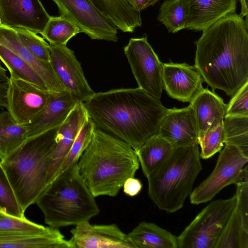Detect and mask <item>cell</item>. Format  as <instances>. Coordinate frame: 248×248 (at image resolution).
<instances>
[{"label": "cell", "instance_id": "44dd1931", "mask_svg": "<svg viewBox=\"0 0 248 248\" xmlns=\"http://www.w3.org/2000/svg\"><path fill=\"white\" fill-rule=\"evenodd\" d=\"M198 128V140L207 131L223 124L226 106L222 98L204 89L190 103Z\"/></svg>", "mask_w": 248, "mask_h": 248}, {"label": "cell", "instance_id": "f35d334b", "mask_svg": "<svg viewBox=\"0 0 248 248\" xmlns=\"http://www.w3.org/2000/svg\"><path fill=\"white\" fill-rule=\"evenodd\" d=\"M124 192L127 196L134 197L140 192L142 184L137 178L130 177L126 180L123 185Z\"/></svg>", "mask_w": 248, "mask_h": 248}, {"label": "cell", "instance_id": "1f68e13d", "mask_svg": "<svg viewBox=\"0 0 248 248\" xmlns=\"http://www.w3.org/2000/svg\"><path fill=\"white\" fill-rule=\"evenodd\" d=\"M52 227L33 222L26 217L11 216L0 210V234L13 233H43Z\"/></svg>", "mask_w": 248, "mask_h": 248}, {"label": "cell", "instance_id": "7a4b0ae2", "mask_svg": "<svg viewBox=\"0 0 248 248\" xmlns=\"http://www.w3.org/2000/svg\"><path fill=\"white\" fill-rule=\"evenodd\" d=\"M96 127L120 139L137 152L157 134L168 109L139 87L95 93L84 102Z\"/></svg>", "mask_w": 248, "mask_h": 248}, {"label": "cell", "instance_id": "6da1fadb", "mask_svg": "<svg viewBox=\"0 0 248 248\" xmlns=\"http://www.w3.org/2000/svg\"><path fill=\"white\" fill-rule=\"evenodd\" d=\"M235 13L202 31L194 65L214 91L232 97L248 81V22Z\"/></svg>", "mask_w": 248, "mask_h": 248}, {"label": "cell", "instance_id": "9a60e30c", "mask_svg": "<svg viewBox=\"0 0 248 248\" xmlns=\"http://www.w3.org/2000/svg\"><path fill=\"white\" fill-rule=\"evenodd\" d=\"M163 89L172 98L190 103L204 88L203 78L195 65L186 63H162Z\"/></svg>", "mask_w": 248, "mask_h": 248}, {"label": "cell", "instance_id": "f1b7e54d", "mask_svg": "<svg viewBox=\"0 0 248 248\" xmlns=\"http://www.w3.org/2000/svg\"><path fill=\"white\" fill-rule=\"evenodd\" d=\"M186 14L185 0H165L160 6L157 19L169 32L174 33L186 28Z\"/></svg>", "mask_w": 248, "mask_h": 248}, {"label": "cell", "instance_id": "d4e9b609", "mask_svg": "<svg viewBox=\"0 0 248 248\" xmlns=\"http://www.w3.org/2000/svg\"><path fill=\"white\" fill-rule=\"evenodd\" d=\"M173 148L155 134L148 139L136 152L144 175L147 178L164 162Z\"/></svg>", "mask_w": 248, "mask_h": 248}, {"label": "cell", "instance_id": "4316f807", "mask_svg": "<svg viewBox=\"0 0 248 248\" xmlns=\"http://www.w3.org/2000/svg\"><path fill=\"white\" fill-rule=\"evenodd\" d=\"M0 60L6 67L10 76L48 90L42 78L36 71L18 55L0 45Z\"/></svg>", "mask_w": 248, "mask_h": 248}, {"label": "cell", "instance_id": "74e56055", "mask_svg": "<svg viewBox=\"0 0 248 248\" xmlns=\"http://www.w3.org/2000/svg\"><path fill=\"white\" fill-rule=\"evenodd\" d=\"M236 208L244 225L248 228V178L237 184Z\"/></svg>", "mask_w": 248, "mask_h": 248}, {"label": "cell", "instance_id": "30bf717a", "mask_svg": "<svg viewBox=\"0 0 248 248\" xmlns=\"http://www.w3.org/2000/svg\"><path fill=\"white\" fill-rule=\"evenodd\" d=\"M58 6L59 16L75 24L80 32L93 40L118 41L117 29L90 0H52Z\"/></svg>", "mask_w": 248, "mask_h": 248}, {"label": "cell", "instance_id": "ba28073f", "mask_svg": "<svg viewBox=\"0 0 248 248\" xmlns=\"http://www.w3.org/2000/svg\"><path fill=\"white\" fill-rule=\"evenodd\" d=\"M209 176L194 189L189 196L193 204L211 201L222 189L248 178V157L236 147L225 144Z\"/></svg>", "mask_w": 248, "mask_h": 248}, {"label": "cell", "instance_id": "836d02e7", "mask_svg": "<svg viewBox=\"0 0 248 248\" xmlns=\"http://www.w3.org/2000/svg\"><path fill=\"white\" fill-rule=\"evenodd\" d=\"M0 210L5 214L24 218V213L15 196L0 160Z\"/></svg>", "mask_w": 248, "mask_h": 248}, {"label": "cell", "instance_id": "d6a6232c", "mask_svg": "<svg viewBox=\"0 0 248 248\" xmlns=\"http://www.w3.org/2000/svg\"><path fill=\"white\" fill-rule=\"evenodd\" d=\"M96 126L89 118L83 124L65 158L57 175L78 160L89 144Z\"/></svg>", "mask_w": 248, "mask_h": 248}, {"label": "cell", "instance_id": "5bb4252c", "mask_svg": "<svg viewBox=\"0 0 248 248\" xmlns=\"http://www.w3.org/2000/svg\"><path fill=\"white\" fill-rule=\"evenodd\" d=\"M70 232L72 248H135L127 234L115 224L95 225L86 221Z\"/></svg>", "mask_w": 248, "mask_h": 248}, {"label": "cell", "instance_id": "ee69618b", "mask_svg": "<svg viewBox=\"0 0 248 248\" xmlns=\"http://www.w3.org/2000/svg\"><path fill=\"white\" fill-rule=\"evenodd\" d=\"M0 25H1V23H0Z\"/></svg>", "mask_w": 248, "mask_h": 248}, {"label": "cell", "instance_id": "e0dca14e", "mask_svg": "<svg viewBox=\"0 0 248 248\" xmlns=\"http://www.w3.org/2000/svg\"><path fill=\"white\" fill-rule=\"evenodd\" d=\"M89 119L84 102H79L59 126L51 163L48 171V185L58 175L62 164L84 123Z\"/></svg>", "mask_w": 248, "mask_h": 248}, {"label": "cell", "instance_id": "3957f363", "mask_svg": "<svg viewBox=\"0 0 248 248\" xmlns=\"http://www.w3.org/2000/svg\"><path fill=\"white\" fill-rule=\"evenodd\" d=\"M139 167L136 153L128 144L96 127L78 162L79 173L94 198L117 195Z\"/></svg>", "mask_w": 248, "mask_h": 248}, {"label": "cell", "instance_id": "b9f144b4", "mask_svg": "<svg viewBox=\"0 0 248 248\" xmlns=\"http://www.w3.org/2000/svg\"><path fill=\"white\" fill-rule=\"evenodd\" d=\"M241 4V13L240 15L244 17L248 14V0H239Z\"/></svg>", "mask_w": 248, "mask_h": 248}, {"label": "cell", "instance_id": "ab89813d", "mask_svg": "<svg viewBox=\"0 0 248 248\" xmlns=\"http://www.w3.org/2000/svg\"><path fill=\"white\" fill-rule=\"evenodd\" d=\"M159 0H132L133 4L136 10L140 12L146 8L154 5Z\"/></svg>", "mask_w": 248, "mask_h": 248}, {"label": "cell", "instance_id": "f546056e", "mask_svg": "<svg viewBox=\"0 0 248 248\" xmlns=\"http://www.w3.org/2000/svg\"><path fill=\"white\" fill-rule=\"evenodd\" d=\"M224 143L238 148L248 157V116H225Z\"/></svg>", "mask_w": 248, "mask_h": 248}, {"label": "cell", "instance_id": "603a6c76", "mask_svg": "<svg viewBox=\"0 0 248 248\" xmlns=\"http://www.w3.org/2000/svg\"><path fill=\"white\" fill-rule=\"evenodd\" d=\"M90 0L124 32H133L142 26L140 12L135 10L132 0Z\"/></svg>", "mask_w": 248, "mask_h": 248}, {"label": "cell", "instance_id": "277c9868", "mask_svg": "<svg viewBox=\"0 0 248 248\" xmlns=\"http://www.w3.org/2000/svg\"><path fill=\"white\" fill-rule=\"evenodd\" d=\"M59 126L27 138L17 149L0 160L24 212L35 203L47 186L46 178Z\"/></svg>", "mask_w": 248, "mask_h": 248}, {"label": "cell", "instance_id": "4fadbf2b", "mask_svg": "<svg viewBox=\"0 0 248 248\" xmlns=\"http://www.w3.org/2000/svg\"><path fill=\"white\" fill-rule=\"evenodd\" d=\"M40 0H0L1 25L41 33L50 18Z\"/></svg>", "mask_w": 248, "mask_h": 248}, {"label": "cell", "instance_id": "9c48e42d", "mask_svg": "<svg viewBox=\"0 0 248 248\" xmlns=\"http://www.w3.org/2000/svg\"><path fill=\"white\" fill-rule=\"evenodd\" d=\"M124 50L138 87L159 99L164 89L162 63L147 36L130 39Z\"/></svg>", "mask_w": 248, "mask_h": 248}, {"label": "cell", "instance_id": "4dcf8cb0", "mask_svg": "<svg viewBox=\"0 0 248 248\" xmlns=\"http://www.w3.org/2000/svg\"><path fill=\"white\" fill-rule=\"evenodd\" d=\"M78 28L70 20L62 16H50L43 31L40 33L50 45H66L78 33Z\"/></svg>", "mask_w": 248, "mask_h": 248}, {"label": "cell", "instance_id": "8d00e7d4", "mask_svg": "<svg viewBox=\"0 0 248 248\" xmlns=\"http://www.w3.org/2000/svg\"><path fill=\"white\" fill-rule=\"evenodd\" d=\"M248 81L232 96L225 116H248Z\"/></svg>", "mask_w": 248, "mask_h": 248}, {"label": "cell", "instance_id": "2e32d148", "mask_svg": "<svg viewBox=\"0 0 248 248\" xmlns=\"http://www.w3.org/2000/svg\"><path fill=\"white\" fill-rule=\"evenodd\" d=\"M157 135L168 141L173 148L198 144V128L191 107L168 109Z\"/></svg>", "mask_w": 248, "mask_h": 248}, {"label": "cell", "instance_id": "8992f818", "mask_svg": "<svg viewBox=\"0 0 248 248\" xmlns=\"http://www.w3.org/2000/svg\"><path fill=\"white\" fill-rule=\"evenodd\" d=\"M198 144L174 148L148 177V195L160 210L176 212L184 206L202 167Z\"/></svg>", "mask_w": 248, "mask_h": 248}, {"label": "cell", "instance_id": "7bdbcfd3", "mask_svg": "<svg viewBox=\"0 0 248 248\" xmlns=\"http://www.w3.org/2000/svg\"><path fill=\"white\" fill-rule=\"evenodd\" d=\"M7 70L0 62V83L6 82L8 81L9 77L7 75Z\"/></svg>", "mask_w": 248, "mask_h": 248}, {"label": "cell", "instance_id": "d590c367", "mask_svg": "<svg viewBox=\"0 0 248 248\" xmlns=\"http://www.w3.org/2000/svg\"><path fill=\"white\" fill-rule=\"evenodd\" d=\"M225 135L223 124L216 128L206 131L198 140V144L201 147L200 157L207 159L222 149L224 143Z\"/></svg>", "mask_w": 248, "mask_h": 248}, {"label": "cell", "instance_id": "5b68a950", "mask_svg": "<svg viewBox=\"0 0 248 248\" xmlns=\"http://www.w3.org/2000/svg\"><path fill=\"white\" fill-rule=\"evenodd\" d=\"M35 203L43 213L45 223L57 229L89 221L100 212L79 173L78 162L49 183Z\"/></svg>", "mask_w": 248, "mask_h": 248}, {"label": "cell", "instance_id": "e575fe53", "mask_svg": "<svg viewBox=\"0 0 248 248\" xmlns=\"http://www.w3.org/2000/svg\"><path fill=\"white\" fill-rule=\"evenodd\" d=\"M20 41L31 54L42 61L50 63L49 44L36 33L23 28H13Z\"/></svg>", "mask_w": 248, "mask_h": 248}, {"label": "cell", "instance_id": "f6af8a7d", "mask_svg": "<svg viewBox=\"0 0 248 248\" xmlns=\"http://www.w3.org/2000/svg\"></svg>", "mask_w": 248, "mask_h": 248}, {"label": "cell", "instance_id": "60d3db41", "mask_svg": "<svg viewBox=\"0 0 248 248\" xmlns=\"http://www.w3.org/2000/svg\"><path fill=\"white\" fill-rule=\"evenodd\" d=\"M7 82L0 83V108H6Z\"/></svg>", "mask_w": 248, "mask_h": 248}, {"label": "cell", "instance_id": "ffe728a7", "mask_svg": "<svg viewBox=\"0 0 248 248\" xmlns=\"http://www.w3.org/2000/svg\"><path fill=\"white\" fill-rule=\"evenodd\" d=\"M0 45L9 49L29 64L38 74L48 91L59 93L63 90L51 63L38 60L20 41L14 29L0 25Z\"/></svg>", "mask_w": 248, "mask_h": 248}, {"label": "cell", "instance_id": "484cf974", "mask_svg": "<svg viewBox=\"0 0 248 248\" xmlns=\"http://www.w3.org/2000/svg\"><path fill=\"white\" fill-rule=\"evenodd\" d=\"M28 138L25 125L16 122L8 111L0 113V159L17 149Z\"/></svg>", "mask_w": 248, "mask_h": 248}, {"label": "cell", "instance_id": "ac0fdd59", "mask_svg": "<svg viewBox=\"0 0 248 248\" xmlns=\"http://www.w3.org/2000/svg\"><path fill=\"white\" fill-rule=\"evenodd\" d=\"M79 102L66 91L50 92L46 107L31 122L25 125L28 138L60 126Z\"/></svg>", "mask_w": 248, "mask_h": 248}, {"label": "cell", "instance_id": "7c38bea8", "mask_svg": "<svg viewBox=\"0 0 248 248\" xmlns=\"http://www.w3.org/2000/svg\"><path fill=\"white\" fill-rule=\"evenodd\" d=\"M50 63L63 90L84 102L95 93L85 77L74 52L66 45L49 44Z\"/></svg>", "mask_w": 248, "mask_h": 248}, {"label": "cell", "instance_id": "cb8c5ba5", "mask_svg": "<svg viewBox=\"0 0 248 248\" xmlns=\"http://www.w3.org/2000/svg\"><path fill=\"white\" fill-rule=\"evenodd\" d=\"M127 234L135 248H178L177 236L152 222L143 221Z\"/></svg>", "mask_w": 248, "mask_h": 248}, {"label": "cell", "instance_id": "52a82bcc", "mask_svg": "<svg viewBox=\"0 0 248 248\" xmlns=\"http://www.w3.org/2000/svg\"><path fill=\"white\" fill-rule=\"evenodd\" d=\"M236 201L235 194L210 202L177 236L178 248H214Z\"/></svg>", "mask_w": 248, "mask_h": 248}, {"label": "cell", "instance_id": "8fae6325", "mask_svg": "<svg viewBox=\"0 0 248 248\" xmlns=\"http://www.w3.org/2000/svg\"><path fill=\"white\" fill-rule=\"evenodd\" d=\"M7 83L6 108L16 122L26 125L46 107L50 92L11 76Z\"/></svg>", "mask_w": 248, "mask_h": 248}, {"label": "cell", "instance_id": "d6986e66", "mask_svg": "<svg viewBox=\"0 0 248 248\" xmlns=\"http://www.w3.org/2000/svg\"><path fill=\"white\" fill-rule=\"evenodd\" d=\"M186 7V28L203 31L215 22L235 13L237 0H185Z\"/></svg>", "mask_w": 248, "mask_h": 248}, {"label": "cell", "instance_id": "83f0119b", "mask_svg": "<svg viewBox=\"0 0 248 248\" xmlns=\"http://www.w3.org/2000/svg\"><path fill=\"white\" fill-rule=\"evenodd\" d=\"M214 248H248V228L244 225L236 207Z\"/></svg>", "mask_w": 248, "mask_h": 248}, {"label": "cell", "instance_id": "7402d4cb", "mask_svg": "<svg viewBox=\"0 0 248 248\" xmlns=\"http://www.w3.org/2000/svg\"><path fill=\"white\" fill-rule=\"evenodd\" d=\"M0 248H72L57 228L43 233L0 234Z\"/></svg>", "mask_w": 248, "mask_h": 248}]
</instances>
